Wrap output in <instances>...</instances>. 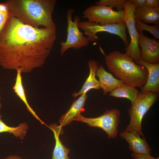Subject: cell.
Here are the masks:
<instances>
[{"mask_svg":"<svg viewBox=\"0 0 159 159\" xmlns=\"http://www.w3.org/2000/svg\"><path fill=\"white\" fill-rule=\"evenodd\" d=\"M96 76L99 78L100 87L103 90L104 95L108 92H111L124 84L121 80L115 78L112 74L106 71L102 64L98 66Z\"/></svg>","mask_w":159,"mask_h":159,"instance_id":"4fadbf2b","label":"cell"},{"mask_svg":"<svg viewBox=\"0 0 159 159\" xmlns=\"http://www.w3.org/2000/svg\"><path fill=\"white\" fill-rule=\"evenodd\" d=\"M138 45L141 47L140 59L151 64H159V42L145 35L143 32H139Z\"/></svg>","mask_w":159,"mask_h":159,"instance_id":"30bf717a","label":"cell"},{"mask_svg":"<svg viewBox=\"0 0 159 159\" xmlns=\"http://www.w3.org/2000/svg\"><path fill=\"white\" fill-rule=\"evenodd\" d=\"M17 74L15 80V83L13 87V89L16 95L25 104L28 111L32 115L42 124H45L39 117L37 116L34 110L29 104L26 97L25 91L23 86L22 82V73L21 69H18L16 70Z\"/></svg>","mask_w":159,"mask_h":159,"instance_id":"ac0fdd59","label":"cell"},{"mask_svg":"<svg viewBox=\"0 0 159 159\" xmlns=\"http://www.w3.org/2000/svg\"><path fill=\"white\" fill-rule=\"evenodd\" d=\"M144 6L151 9L159 8V0H146Z\"/></svg>","mask_w":159,"mask_h":159,"instance_id":"d4e9b609","label":"cell"},{"mask_svg":"<svg viewBox=\"0 0 159 159\" xmlns=\"http://www.w3.org/2000/svg\"><path fill=\"white\" fill-rule=\"evenodd\" d=\"M10 14L6 4L0 3V33L4 26Z\"/></svg>","mask_w":159,"mask_h":159,"instance_id":"603a6c76","label":"cell"},{"mask_svg":"<svg viewBox=\"0 0 159 159\" xmlns=\"http://www.w3.org/2000/svg\"><path fill=\"white\" fill-rule=\"evenodd\" d=\"M1 93L0 92V110L1 109V107H2L1 104Z\"/></svg>","mask_w":159,"mask_h":159,"instance_id":"83f0119b","label":"cell"},{"mask_svg":"<svg viewBox=\"0 0 159 159\" xmlns=\"http://www.w3.org/2000/svg\"><path fill=\"white\" fill-rule=\"evenodd\" d=\"M124 9L115 11L112 8L102 5H92L83 12V17L88 21L101 25L124 23Z\"/></svg>","mask_w":159,"mask_h":159,"instance_id":"52a82bcc","label":"cell"},{"mask_svg":"<svg viewBox=\"0 0 159 159\" xmlns=\"http://www.w3.org/2000/svg\"><path fill=\"white\" fill-rule=\"evenodd\" d=\"M120 114V111L115 108L107 110L103 115L96 117H86L80 114L73 120L82 122L91 127L101 128L107 133L109 139H114L118 133Z\"/></svg>","mask_w":159,"mask_h":159,"instance_id":"5b68a950","label":"cell"},{"mask_svg":"<svg viewBox=\"0 0 159 159\" xmlns=\"http://www.w3.org/2000/svg\"><path fill=\"white\" fill-rule=\"evenodd\" d=\"M57 37L56 31L33 27L10 14L0 33V65L5 69H21L24 73L40 67Z\"/></svg>","mask_w":159,"mask_h":159,"instance_id":"6da1fadb","label":"cell"},{"mask_svg":"<svg viewBox=\"0 0 159 159\" xmlns=\"http://www.w3.org/2000/svg\"><path fill=\"white\" fill-rule=\"evenodd\" d=\"M75 11L74 9L71 8L67 12V37L65 41H61L60 42V53L62 56L70 48L79 49L89 44L87 38L84 35V34L80 29V17L75 16L74 20L72 19V14Z\"/></svg>","mask_w":159,"mask_h":159,"instance_id":"8992f818","label":"cell"},{"mask_svg":"<svg viewBox=\"0 0 159 159\" xmlns=\"http://www.w3.org/2000/svg\"><path fill=\"white\" fill-rule=\"evenodd\" d=\"M0 112V133L7 132L12 133L16 137L24 139L26 134L29 126L25 122L21 123L17 127H10L5 124L2 120Z\"/></svg>","mask_w":159,"mask_h":159,"instance_id":"ffe728a7","label":"cell"},{"mask_svg":"<svg viewBox=\"0 0 159 159\" xmlns=\"http://www.w3.org/2000/svg\"><path fill=\"white\" fill-rule=\"evenodd\" d=\"M120 136L129 145V150L133 153L139 154H151L152 150L145 138L131 132L123 130L119 133Z\"/></svg>","mask_w":159,"mask_h":159,"instance_id":"7c38bea8","label":"cell"},{"mask_svg":"<svg viewBox=\"0 0 159 159\" xmlns=\"http://www.w3.org/2000/svg\"><path fill=\"white\" fill-rule=\"evenodd\" d=\"M135 7H141L144 6L146 0H128Z\"/></svg>","mask_w":159,"mask_h":159,"instance_id":"484cf974","label":"cell"},{"mask_svg":"<svg viewBox=\"0 0 159 159\" xmlns=\"http://www.w3.org/2000/svg\"><path fill=\"white\" fill-rule=\"evenodd\" d=\"M134 15L135 20L143 21L145 23L159 24V8L135 7Z\"/></svg>","mask_w":159,"mask_h":159,"instance_id":"e0dca14e","label":"cell"},{"mask_svg":"<svg viewBox=\"0 0 159 159\" xmlns=\"http://www.w3.org/2000/svg\"><path fill=\"white\" fill-rule=\"evenodd\" d=\"M87 98V94H83L73 102L69 109L59 119L60 125L64 127L69 125L74 118L85 111L84 107Z\"/></svg>","mask_w":159,"mask_h":159,"instance_id":"5bb4252c","label":"cell"},{"mask_svg":"<svg viewBox=\"0 0 159 159\" xmlns=\"http://www.w3.org/2000/svg\"><path fill=\"white\" fill-rule=\"evenodd\" d=\"M159 97L158 93L139 92L135 102L128 110L130 120L124 130L135 133L144 138L142 131V119L150 108L158 100Z\"/></svg>","mask_w":159,"mask_h":159,"instance_id":"277c9868","label":"cell"},{"mask_svg":"<svg viewBox=\"0 0 159 159\" xmlns=\"http://www.w3.org/2000/svg\"><path fill=\"white\" fill-rule=\"evenodd\" d=\"M88 65L90 69L89 75L80 90L78 92H74L72 95V97H76L79 95L86 94L92 89H100L99 81L96 77L98 68L97 62L94 59L90 60L88 61Z\"/></svg>","mask_w":159,"mask_h":159,"instance_id":"9a60e30c","label":"cell"},{"mask_svg":"<svg viewBox=\"0 0 159 159\" xmlns=\"http://www.w3.org/2000/svg\"><path fill=\"white\" fill-rule=\"evenodd\" d=\"M48 127L52 131L55 141L52 159H70L68 155L70 149L65 146L59 138V135L63 133L62 127L52 124Z\"/></svg>","mask_w":159,"mask_h":159,"instance_id":"2e32d148","label":"cell"},{"mask_svg":"<svg viewBox=\"0 0 159 159\" xmlns=\"http://www.w3.org/2000/svg\"><path fill=\"white\" fill-rule=\"evenodd\" d=\"M135 8L134 5L128 0L126 1L124 6V22L130 36V42L125 50V53L135 62L140 59L141 49L138 44L139 32L136 28L134 17Z\"/></svg>","mask_w":159,"mask_h":159,"instance_id":"9c48e42d","label":"cell"},{"mask_svg":"<svg viewBox=\"0 0 159 159\" xmlns=\"http://www.w3.org/2000/svg\"><path fill=\"white\" fill-rule=\"evenodd\" d=\"M105 60L110 71L124 84L138 87L146 84L148 76L147 69L136 64L126 53L114 51L105 55Z\"/></svg>","mask_w":159,"mask_h":159,"instance_id":"3957f363","label":"cell"},{"mask_svg":"<svg viewBox=\"0 0 159 159\" xmlns=\"http://www.w3.org/2000/svg\"><path fill=\"white\" fill-rule=\"evenodd\" d=\"M56 0H9L6 4L11 14L24 24L56 31L52 17Z\"/></svg>","mask_w":159,"mask_h":159,"instance_id":"7a4b0ae2","label":"cell"},{"mask_svg":"<svg viewBox=\"0 0 159 159\" xmlns=\"http://www.w3.org/2000/svg\"><path fill=\"white\" fill-rule=\"evenodd\" d=\"M138 64L145 67L148 72V76L146 84L140 87V93L153 92L159 93V64L147 63L141 59L135 62Z\"/></svg>","mask_w":159,"mask_h":159,"instance_id":"8fae6325","label":"cell"},{"mask_svg":"<svg viewBox=\"0 0 159 159\" xmlns=\"http://www.w3.org/2000/svg\"><path fill=\"white\" fill-rule=\"evenodd\" d=\"M136 28L139 32L145 30L153 34L156 39H159V25L155 24L153 26L148 25L142 21L135 20Z\"/></svg>","mask_w":159,"mask_h":159,"instance_id":"44dd1931","label":"cell"},{"mask_svg":"<svg viewBox=\"0 0 159 159\" xmlns=\"http://www.w3.org/2000/svg\"><path fill=\"white\" fill-rule=\"evenodd\" d=\"M139 93L135 87L124 84L112 90L109 95L116 97L128 99L132 104L136 99Z\"/></svg>","mask_w":159,"mask_h":159,"instance_id":"d6986e66","label":"cell"},{"mask_svg":"<svg viewBox=\"0 0 159 159\" xmlns=\"http://www.w3.org/2000/svg\"><path fill=\"white\" fill-rule=\"evenodd\" d=\"M130 156L133 159H159V157L155 158L151 156L150 154H139L132 153Z\"/></svg>","mask_w":159,"mask_h":159,"instance_id":"cb8c5ba5","label":"cell"},{"mask_svg":"<svg viewBox=\"0 0 159 159\" xmlns=\"http://www.w3.org/2000/svg\"><path fill=\"white\" fill-rule=\"evenodd\" d=\"M127 0H100L96 2V5H102L113 8L115 7L117 11L124 9Z\"/></svg>","mask_w":159,"mask_h":159,"instance_id":"7402d4cb","label":"cell"},{"mask_svg":"<svg viewBox=\"0 0 159 159\" xmlns=\"http://www.w3.org/2000/svg\"><path fill=\"white\" fill-rule=\"evenodd\" d=\"M79 27L80 29L84 31L89 42L97 41L98 39L97 34L100 32H105L119 36L122 40L126 47L129 44L126 32V26L125 22L101 25L88 21H82L79 22Z\"/></svg>","mask_w":159,"mask_h":159,"instance_id":"ba28073f","label":"cell"},{"mask_svg":"<svg viewBox=\"0 0 159 159\" xmlns=\"http://www.w3.org/2000/svg\"><path fill=\"white\" fill-rule=\"evenodd\" d=\"M3 159H22L19 156L17 155H12L4 158Z\"/></svg>","mask_w":159,"mask_h":159,"instance_id":"4316f807","label":"cell"}]
</instances>
